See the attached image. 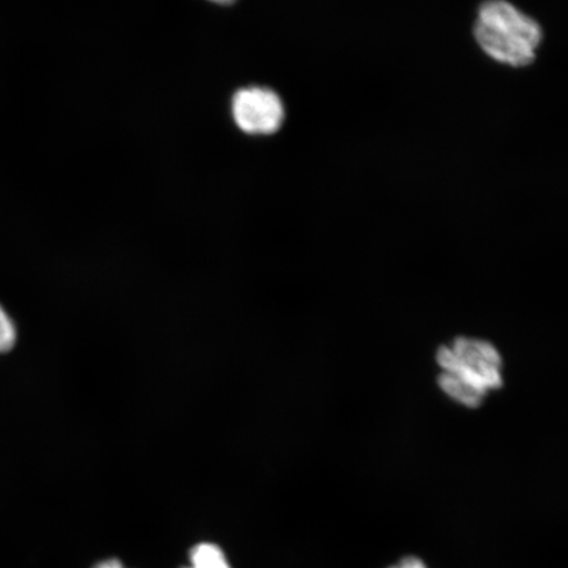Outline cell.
Segmentation results:
<instances>
[{
  "label": "cell",
  "instance_id": "cell-6",
  "mask_svg": "<svg viewBox=\"0 0 568 568\" xmlns=\"http://www.w3.org/2000/svg\"><path fill=\"white\" fill-rule=\"evenodd\" d=\"M18 326L13 318L0 304V354L10 353L18 344Z\"/></svg>",
  "mask_w": 568,
  "mask_h": 568
},
{
  "label": "cell",
  "instance_id": "cell-8",
  "mask_svg": "<svg viewBox=\"0 0 568 568\" xmlns=\"http://www.w3.org/2000/svg\"><path fill=\"white\" fill-rule=\"evenodd\" d=\"M95 568H124L122 564L116 559L105 560L101 565H98Z\"/></svg>",
  "mask_w": 568,
  "mask_h": 568
},
{
  "label": "cell",
  "instance_id": "cell-3",
  "mask_svg": "<svg viewBox=\"0 0 568 568\" xmlns=\"http://www.w3.org/2000/svg\"><path fill=\"white\" fill-rule=\"evenodd\" d=\"M452 352L459 364L478 378L486 388L501 386L500 357L491 345L483 341L458 338Z\"/></svg>",
  "mask_w": 568,
  "mask_h": 568
},
{
  "label": "cell",
  "instance_id": "cell-2",
  "mask_svg": "<svg viewBox=\"0 0 568 568\" xmlns=\"http://www.w3.org/2000/svg\"><path fill=\"white\" fill-rule=\"evenodd\" d=\"M232 115L241 131L253 136H270L281 130L286 111L275 91L252 87L234 94Z\"/></svg>",
  "mask_w": 568,
  "mask_h": 568
},
{
  "label": "cell",
  "instance_id": "cell-9",
  "mask_svg": "<svg viewBox=\"0 0 568 568\" xmlns=\"http://www.w3.org/2000/svg\"><path fill=\"white\" fill-rule=\"evenodd\" d=\"M209 2L220 4V6H230V4H233L234 2H237V0H209Z\"/></svg>",
  "mask_w": 568,
  "mask_h": 568
},
{
  "label": "cell",
  "instance_id": "cell-4",
  "mask_svg": "<svg viewBox=\"0 0 568 568\" xmlns=\"http://www.w3.org/2000/svg\"><path fill=\"white\" fill-rule=\"evenodd\" d=\"M438 364L444 367L445 373L439 375V385L447 394L468 407H477L485 397L486 386L467 372L459 364L456 355L447 347H442L438 352Z\"/></svg>",
  "mask_w": 568,
  "mask_h": 568
},
{
  "label": "cell",
  "instance_id": "cell-7",
  "mask_svg": "<svg viewBox=\"0 0 568 568\" xmlns=\"http://www.w3.org/2000/svg\"><path fill=\"white\" fill-rule=\"evenodd\" d=\"M397 568H426L423 564V560L415 558V557H408L400 560L399 565L396 566Z\"/></svg>",
  "mask_w": 568,
  "mask_h": 568
},
{
  "label": "cell",
  "instance_id": "cell-1",
  "mask_svg": "<svg viewBox=\"0 0 568 568\" xmlns=\"http://www.w3.org/2000/svg\"><path fill=\"white\" fill-rule=\"evenodd\" d=\"M474 38L489 59L513 68L530 65L544 39L541 26L507 0L479 7Z\"/></svg>",
  "mask_w": 568,
  "mask_h": 568
},
{
  "label": "cell",
  "instance_id": "cell-5",
  "mask_svg": "<svg viewBox=\"0 0 568 568\" xmlns=\"http://www.w3.org/2000/svg\"><path fill=\"white\" fill-rule=\"evenodd\" d=\"M186 568H231V566L216 545L201 544L191 550V567Z\"/></svg>",
  "mask_w": 568,
  "mask_h": 568
}]
</instances>
